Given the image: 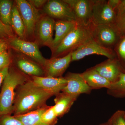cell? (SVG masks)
Instances as JSON below:
<instances>
[{"mask_svg":"<svg viewBox=\"0 0 125 125\" xmlns=\"http://www.w3.org/2000/svg\"><path fill=\"white\" fill-rule=\"evenodd\" d=\"M54 95L37 86L31 79L29 80L16 89L13 109L14 115L26 114L42 107Z\"/></svg>","mask_w":125,"mask_h":125,"instance_id":"6da1fadb","label":"cell"},{"mask_svg":"<svg viewBox=\"0 0 125 125\" xmlns=\"http://www.w3.org/2000/svg\"><path fill=\"white\" fill-rule=\"evenodd\" d=\"M29 80L26 75L19 70L9 68L0 92V116L13 113L16 89Z\"/></svg>","mask_w":125,"mask_h":125,"instance_id":"7a4b0ae2","label":"cell"},{"mask_svg":"<svg viewBox=\"0 0 125 125\" xmlns=\"http://www.w3.org/2000/svg\"><path fill=\"white\" fill-rule=\"evenodd\" d=\"M93 24H79L70 32L52 52V57H61L72 52L93 39Z\"/></svg>","mask_w":125,"mask_h":125,"instance_id":"3957f363","label":"cell"},{"mask_svg":"<svg viewBox=\"0 0 125 125\" xmlns=\"http://www.w3.org/2000/svg\"><path fill=\"white\" fill-rule=\"evenodd\" d=\"M15 2L24 24L25 37H33L35 34L37 23L40 18L38 10L29 1L17 0Z\"/></svg>","mask_w":125,"mask_h":125,"instance_id":"277c9868","label":"cell"},{"mask_svg":"<svg viewBox=\"0 0 125 125\" xmlns=\"http://www.w3.org/2000/svg\"><path fill=\"white\" fill-rule=\"evenodd\" d=\"M107 0H93L91 22L94 25L114 26L117 19L115 11L107 4Z\"/></svg>","mask_w":125,"mask_h":125,"instance_id":"5b68a950","label":"cell"},{"mask_svg":"<svg viewBox=\"0 0 125 125\" xmlns=\"http://www.w3.org/2000/svg\"><path fill=\"white\" fill-rule=\"evenodd\" d=\"M43 10L47 16L54 20L77 22L73 10L64 0L47 1Z\"/></svg>","mask_w":125,"mask_h":125,"instance_id":"8992f818","label":"cell"},{"mask_svg":"<svg viewBox=\"0 0 125 125\" xmlns=\"http://www.w3.org/2000/svg\"><path fill=\"white\" fill-rule=\"evenodd\" d=\"M92 55L103 56L108 58L116 57L113 49L103 47L92 39L72 52V61L80 60L87 56Z\"/></svg>","mask_w":125,"mask_h":125,"instance_id":"52a82bcc","label":"cell"},{"mask_svg":"<svg viewBox=\"0 0 125 125\" xmlns=\"http://www.w3.org/2000/svg\"><path fill=\"white\" fill-rule=\"evenodd\" d=\"M9 42L13 49L28 56L43 68L47 60L43 56L36 43L14 37L9 39Z\"/></svg>","mask_w":125,"mask_h":125,"instance_id":"ba28073f","label":"cell"},{"mask_svg":"<svg viewBox=\"0 0 125 125\" xmlns=\"http://www.w3.org/2000/svg\"><path fill=\"white\" fill-rule=\"evenodd\" d=\"M93 39L101 46L113 49L120 38L114 26L93 24Z\"/></svg>","mask_w":125,"mask_h":125,"instance_id":"9c48e42d","label":"cell"},{"mask_svg":"<svg viewBox=\"0 0 125 125\" xmlns=\"http://www.w3.org/2000/svg\"><path fill=\"white\" fill-rule=\"evenodd\" d=\"M93 67L112 84L117 82L121 75L122 73H125L116 57L108 58Z\"/></svg>","mask_w":125,"mask_h":125,"instance_id":"30bf717a","label":"cell"},{"mask_svg":"<svg viewBox=\"0 0 125 125\" xmlns=\"http://www.w3.org/2000/svg\"><path fill=\"white\" fill-rule=\"evenodd\" d=\"M73 10L79 24L88 25L92 23L93 0H64Z\"/></svg>","mask_w":125,"mask_h":125,"instance_id":"8fae6325","label":"cell"},{"mask_svg":"<svg viewBox=\"0 0 125 125\" xmlns=\"http://www.w3.org/2000/svg\"><path fill=\"white\" fill-rule=\"evenodd\" d=\"M65 78L67 84L61 92L74 96H79L81 94H90L92 90L88 86L81 73L69 72Z\"/></svg>","mask_w":125,"mask_h":125,"instance_id":"7c38bea8","label":"cell"},{"mask_svg":"<svg viewBox=\"0 0 125 125\" xmlns=\"http://www.w3.org/2000/svg\"><path fill=\"white\" fill-rule=\"evenodd\" d=\"M72 52L61 57H52L47 60L43 67L46 76L59 78L69 66L72 61Z\"/></svg>","mask_w":125,"mask_h":125,"instance_id":"4fadbf2b","label":"cell"},{"mask_svg":"<svg viewBox=\"0 0 125 125\" xmlns=\"http://www.w3.org/2000/svg\"><path fill=\"white\" fill-rule=\"evenodd\" d=\"M55 20L48 16L40 18L37 23L35 32L41 44L51 46L54 38Z\"/></svg>","mask_w":125,"mask_h":125,"instance_id":"5bb4252c","label":"cell"},{"mask_svg":"<svg viewBox=\"0 0 125 125\" xmlns=\"http://www.w3.org/2000/svg\"><path fill=\"white\" fill-rule=\"evenodd\" d=\"M31 80L36 85L55 95L65 87L67 81L65 77L33 76Z\"/></svg>","mask_w":125,"mask_h":125,"instance_id":"9a60e30c","label":"cell"},{"mask_svg":"<svg viewBox=\"0 0 125 125\" xmlns=\"http://www.w3.org/2000/svg\"><path fill=\"white\" fill-rule=\"evenodd\" d=\"M54 99V111L58 117H61L69 112L78 96L61 92L57 94Z\"/></svg>","mask_w":125,"mask_h":125,"instance_id":"2e32d148","label":"cell"},{"mask_svg":"<svg viewBox=\"0 0 125 125\" xmlns=\"http://www.w3.org/2000/svg\"><path fill=\"white\" fill-rule=\"evenodd\" d=\"M78 22L75 21L56 20L55 22V37L50 48L53 51L64 38L78 25Z\"/></svg>","mask_w":125,"mask_h":125,"instance_id":"e0dca14e","label":"cell"},{"mask_svg":"<svg viewBox=\"0 0 125 125\" xmlns=\"http://www.w3.org/2000/svg\"><path fill=\"white\" fill-rule=\"evenodd\" d=\"M81 74L92 90L103 88L108 89L111 85V83L99 73L93 67L87 69Z\"/></svg>","mask_w":125,"mask_h":125,"instance_id":"ac0fdd59","label":"cell"},{"mask_svg":"<svg viewBox=\"0 0 125 125\" xmlns=\"http://www.w3.org/2000/svg\"><path fill=\"white\" fill-rule=\"evenodd\" d=\"M16 63L19 69L25 74L32 76H43L45 75L43 67L34 61L21 57L17 59Z\"/></svg>","mask_w":125,"mask_h":125,"instance_id":"d6986e66","label":"cell"},{"mask_svg":"<svg viewBox=\"0 0 125 125\" xmlns=\"http://www.w3.org/2000/svg\"><path fill=\"white\" fill-rule=\"evenodd\" d=\"M49 107L45 105L35 111L14 116L20 120L23 125H47L42 121L41 116Z\"/></svg>","mask_w":125,"mask_h":125,"instance_id":"ffe728a7","label":"cell"},{"mask_svg":"<svg viewBox=\"0 0 125 125\" xmlns=\"http://www.w3.org/2000/svg\"><path fill=\"white\" fill-rule=\"evenodd\" d=\"M10 26L20 38H26L25 29L22 19L16 5L13 7L10 18Z\"/></svg>","mask_w":125,"mask_h":125,"instance_id":"44dd1931","label":"cell"},{"mask_svg":"<svg viewBox=\"0 0 125 125\" xmlns=\"http://www.w3.org/2000/svg\"><path fill=\"white\" fill-rule=\"evenodd\" d=\"M108 95L116 98H125V73L121 75L119 80L116 83L112 84L111 87L107 89Z\"/></svg>","mask_w":125,"mask_h":125,"instance_id":"7402d4cb","label":"cell"},{"mask_svg":"<svg viewBox=\"0 0 125 125\" xmlns=\"http://www.w3.org/2000/svg\"><path fill=\"white\" fill-rule=\"evenodd\" d=\"M13 7L11 1L0 0V19L1 22L6 25L10 26V18Z\"/></svg>","mask_w":125,"mask_h":125,"instance_id":"603a6c76","label":"cell"},{"mask_svg":"<svg viewBox=\"0 0 125 125\" xmlns=\"http://www.w3.org/2000/svg\"><path fill=\"white\" fill-rule=\"evenodd\" d=\"M113 50L125 73V34L121 36Z\"/></svg>","mask_w":125,"mask_h":125,"instance_id":"cb8c5ba5","label":"cell"},{"mask_svg":"<svg viewBox=\"0 0 125 125\" xmlns=\"http://www.w3.org/2000/svg\"><path fill=\"white\" fill-rule=\"evenodd\" d=\"M42 121L47 125H56L58 121V117L54 111L53 106H49L42 114Z\"/></svg>","mask_w":125,"mask_h":125,"instance_id":"d4e9b609","label":"cell"},{"mask_svg":"<svg viewBox=\"0 0 125 125\" xmlns=\"http://www.w3.org/2000/svg\"><path fill=\"white\" fill-rule=\"evenodd\" d=\"M109 125H125V111L118 110L114 112L107 121Z\"/></svg>","mask_w":125,"mask_h":125,"instance_id":"484cf974","label":"cell"},{"mask_svg":"<svg viewBox=\"0 0 125 125\" xmlns=\"http://www.w3.org/2000/svg\"><path fill=\"white\" fill-rule=\"evenodd\" d=\"M114 27L120 37L125 34V11L117 16Z\"/></svg>","mask_w":125,"mask_h":125,"instance_id":"4316f807","label":"cell"},{"mask_svg":"<svg viewBox=\"0 0 125 125\" xmlns=\"http://www.w3.org/2000/svg\"><path fill=\"white\" fill-rule=\"evenodd\" d=\"M0 125H23L14 116L5 115L0 116Z\"/></svg>","mask_w":125,"mask_h":125,"instance_id":"83f0119b","label":"cell"},{"mask_svg":"<svg viewBox=\"0 0 125 125\" xmlns=\"http://www.w3.org/2000/svg\"><path fill=\"white\" fill-rule=\"evenodd\" d=\"M14 37L11 26L5 24L0 21V38L10 39Z\"/></svg>","mask_w":125,"mask_h":125,"instance_id":"f1b7e54d","label":"cell"},{"mask_svg":"<svg viewBox=\"0 0 125 125\" xmlns=\"http://www.w3.org/2000/svg\"><path fill=\"white\" fill-rule=\"evenodd\" d=\"M10 62V57L6 51L0 54V71L9 67Z\"/></svg>","mask_w":125,"mask_h":125,"instance_id":"f546056e","label":"cell"},{"mask_svg":"<svg viewBox=\"0 0 125 125\" xmlns=\"http://www.w3.org/2000/svg\"><path fill=\"white\" fill-rule=\"evenodd\" d=\"M29 1L34 7L38 10L42 6H44L45 4L47 2V1L45 0H32Z\"/></svg>","mask_w":125,"mask_h":125,"instance_id":"4dcf8cb0","label":"cell"},{"mask_svg":"<svg viewBox=\"0 0 125 125\" xmlns=\"http://www.w3.org/2000/svg\"><path fill=\"white\" fill-rule=\"evenodd\" d=\"M121 0H108L107 4L113 10L115 11L118 5L120 3Z\"/></svg>","mask_w":125,"mask_h":125,"instance_id":"1f68e13d","label":"cell"},{"mask_svg":"<svg viewBox=\"0 0 125 125\" xmlns=\"http://www.w3.org/2000/svg\"><path fill=\"white\" fill-rule=\"evenodd\" d=\"M125 11V0H121L120 3L117 9L116 13L117 16Z\"/></svg>","mask_w":125,"mask_h":125,"instance_id":"d6a6232c","label":"cell"},{"mask_svg":"<svg viewBox=\"0 0 125 125\" xmlns=\"http://www.w3.org/2000/svg\"><path fill=\"white\" fill-rule=\"evenodd\" d=\"M9 67H6L0 71V88L9 72Z\"/></svg>","mask_w":125,"mask_h":125,"instance_id":"836d02e7","label":"cell"},{"mask_svg":"<svg viewBox=\"0 0 125 125\" xmlns=\"http://www.w3.org/2000/svg\"><path fill=\"white\" fill-rule=\"evenodd\" d=\"M8 47V45L4 40L0 39V54L6 51Z\"/></svg>","mask_w":125,"mask_h":125,"instance_id":"e575fe53","label":"cell"},{"mask_svg":"<svg viewBox=\"0 0 125 125\" xmlns=\"http://www.w3.org/2000/svg\"><path fill=\"white\" fill-rule=\"evenodd\" d=\"M109 125L107 121L106 122H104V123H102L101 124H99V125Z\"/></svg>","mask_w":125,"mask_h":125,"instance_id":"d590c367","label":"cell"},{"mask_svg":"<svg viewBox=\"0 0 125 125\" xmlns=\"http://www.w3.org/2000/svg\"><path fill=\"white\" fill-rule=\"evenodd\" d=\"M0 21H1V20H0Z\"/></svg>","mask_w":125,"mask_h":125,"instance_id":"8d00e7d4","label":"cell"}]
</instances>
